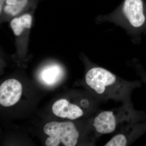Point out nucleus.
I'll list each match as a JSON object with an SVG mask.
<instances>
[{
  "label": "nucleus",
  "instance_id": "nucleus-7",
  "mask_svg": "<svg viewBox=\"0 0 146 146\" xmlns=\"http://www.w3.org/2000/svg\"><path fill=\"white\" fill-rule=\"evenodd\" d=\"M52 110L54 114L58 117L71 120L76 119L84 115L83 110L78 106L71 104L65 99L56 102Z\"/></svg>",
  "mask_w": 146,
  "mask_h": 146
},
{
  "label": "nucleus",
  "instance_id": "nucleus-1",
  "mask_svg": "<svg viewBox=\"0 0 146 146\" xmlns=\"http://www.w3.org/2000/svg\"><path fill=\"white\" fill-rule=\"evenodd\" d=\"M85 81L99 98L106 100L127 102L133 89L141 86L138 82L127 81L100 67L89 70Z\"/></svg>",
  "mask_w": 146,
  "mask_h": 146
},
{
  "label": "nucleus",
  "instance_id": "nucleus-12",
  "mask_svg": "<svg viewBox=\"0 0 146 146\" xmlns=\"http://www.w3.org/2000/svg\"><path fill=\"white\" fill-rule=\"evenodd\" d=\"M141 77L143 78V80L144 81V82L146 84V74H145L144 73H142L141 74Z\"/></svg>",
  "mask_w": 146,
  "mask_h": 146
},
{
  "label": "nucleus",
  "instance_id": "nucleus-6",
  "mask_svg": "<svg viewBox=\"0 0 146 146\" xmlns=\"http://www.w3.org/2000/svg\"><path fill=\"white\" fill-rule=\"evenodd\" d=\"M23 87L21 82L10 79L0 86V104L5 107L12 106L18 102L22 96Z\"/></svg>",
  "mask_w": 146,
  "mask_h": 146
},
{
  "label": "nucleus",
  "instance_id": "nucleus-9",
  "mask_svg": "<svg viewBox=\"0 0 146 146\" xmlns=\"http://www.w3.org/2000/svg\"><path fill=\"white\" fill-rule=\"evenodd\" d=\"M60 74V68L57 66H50L43 71L42 78L45 83L48 85H51L57 81Z\"/></svg>",
  "mask_w": 146,
  "mask_h": 146
},
{
  "label": "nucleus",
  "instance_id": "nucleus-10",
  "mask_svg": "<svg viewBox=\"0 0 146 146\" xmlns=\"http://www.w3.org/2000/svg\"><path fill=\"white\" fill-rule=\"evenodd\" d=\"M28 3V0H17L11 5L5 4L4 10L6 13L15 16L23 10Z\"/></svg>",
  "mask_w": 146,
  "mask_h": 146
},
{
  "label": "nucleus",
  "instance_id": "nucleus-5",
  "mask_svg": "<svg viewBox=\"0 0 146 146\" xmlns=\"http://www.w3.org/2000/svg\"><path fill=\"white\" fill-rule=\"evenodd\" d=\"M146 132V120L135 123L116 133L104 145L128 146Z\"/></svg>",
  "mask_w": 146,
  "mask_h": 146
},
{
  "label": "nucleus",
  "instance_id": "nucleus-8",
  "mask_svg": "<svg viewBox=\"0 0 146 146\" xmlns=\"http://www.w3.org/2000/svg\"><path fill=\"white\" fill-rule=\"evenodd\" d=\"M32 23V17L28 14H25L19 18H15L11 22V26L14 34L20 35L24 28H30Z\"/></svg>",
  "mask_w": 146,
  "mask_h": 146
},
{
  "label": "nucleus",
  "instance_id": "nucleus-3",
  "mask_svg": "<svg viewBox=\"0 0 146 146\" xmlns=\"http://www.w3.org/2000/svg\"><path fill=\"white\" fill-rule=\"evenodd\" d=\"M44 133L49 136L46 140V146H58L62 143L65 146H75L78 142L80 134L72 122H50L44 128Z\"/></svg>",
  "mask_w": 146,
  "mask_h": 146
},
{
  "label": "nucleus",
  "instance_id": "nucleus-11",
  "mask_svg": "<svg viewBox=\"0 0 146 146\" xmlns=\"http://www.w3.org/2000/svg\"><path fill=\"white\" fill-rule=\"evenodd\" d=\"M6 0H0V10H1V12L2 8L3 5L5 3Z\"/></svg>",
  "mask_w": 146,
  "mask_h": 146
},
{
  "label": "nucleus",
  "instance_id": "nucleus-4",
  "mask_svg": "<svg viewBox=\"0 0 146 146\" xmlns=\"http://www.w3.org/2000/svg\"><path fill=\"white\" fill-rule=\"evenodd\" d=\"M145 7L143 0H124L119 11L129 26L138 29L143 26L146 23Z\"/></svg>",
  "mask_w": 146,
  "mask_h": 146
},
{
  "label": "nucleus",
  "instance_id": "nucleus-2",
  "mask_svg": "<svg viewBox=\"0 0 146 146\" xmlns=\"http://www.w3.org/2000/svg\"><path fill=\"white\" fill-rule=\"evenodd\" d=\"M145 120V112L136 111L129 102L119 108L100 112L93 126L100 136L118 133L132 124Z\"/></svg>",
  "mask_w": 146,
  "mask_h": 146
}]
</instances>
